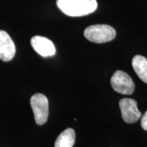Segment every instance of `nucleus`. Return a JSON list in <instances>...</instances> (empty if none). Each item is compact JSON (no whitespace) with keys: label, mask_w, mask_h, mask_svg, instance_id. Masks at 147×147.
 <instances>
[{"label":"nucleus","mask_w":147,"mask_h":147,"mask_svg":"<svg viewBox=\"0 0 147 147\" xmlns=\"http://www.w3.org/2000/svg\"><path fill=\"white\" fill-rule=\"evenodd\" d=\"M122 117L127 123H134L139 120L142 114L139 111L137 102L134 99L123 98L119 102Z\"/></svg>","instance_id":"nucleus-5"},{"label":"nucleus","mask_w":147,"mask_h":147,"mask_svg":"<svg viewBox=\"0 0 147 147\" xmlns=\"http://www.w3.org/2000/svg\"><path fill=\"white\" fill-rule=\"evenodd\" d=\"M116 30L108 25H95L85 29L84 36L89 41L94 43H105L115 38Z\"/></svg>","instance_id":"nucleus-2"},{"label":"nucleus","mask_w":147,"mask_h":147,"mask_svg":"<svg viewBox=\"0 0 147 147\" xmlns=\"http://www.w3.org/2000/svg\"><path fill=\"white\" fill-rule=\"evenodd\" d=\"M110 83L116 92L123 95H131L135 90L132 78L123 71H116L110 79Z\"/></svg>","instance_id":"nucleus-4"},{"label":"nucleus","mask_w":147,"mask_h":147,"mask_svg":"<svg viewBox=\"0 0 147 147\" xmlns=\"http://www.w3.org/2000/svg\"><path fill=\"white\" fill-rule=\"evenodd\" d=\"M57 7L69 16H82L95 12L97 8L96 0H57Z\"/></svg>","instance_id":"nucleus-1"},{"label":"nucleus","mask_w":147,"mask_h":147,"mask_svg":"<svg viewBox=\"0 0 147 147\" xmlns=\"http://www.w3.org/2000/svg\"><path fill=\"white\" fill-rule=\"evenodd\" d=\"M76 134L71 128H67L59 134L55 143V147H73Z\"/></svg>","instance_id":"nucleus-8"},{"label":"nucleus","mask_w":147,"mask_h":147,"mask_svg":"<svg viewBox=\"0 0 147 147\" xmlns=\"http://www.w3.org/2000/svg\"><path fill=\"white\" fill-rule=\"evenodd\" d=\"M30 104L36 123L39 125L45 124L48 120L49 114L47 97L42 93H36L31 98Z\"/></svg>","instance_id":"nucleus-3"},{"label":"nucleus","mask_w":147,"mask_h":147,"mask_svg":"<svg viewBox=\"0 0 147 147\" xmlns=\"http://www.w3.org/2000/svg\"><path fill=\"white\" fill-rule=\"evenodd\" d=\"M31 45L36 52L45 57L53 56L56 53L54 44L45 37L34 36L31 39Z\"/></svg>","instance_id":"nucleus-6"},{"label":"nucleus","mask_w":147,"mask_h":147,"mask_svg":"<svg viewBox=\"0 0 147 147\" xmlns=\"http://www.w3.org/2000/svg\"><path fill=\"white\" fill-rule=\"evenodd\" d=\"M132 66L139 78L147 83V59L141 55H136L132 59Z\"/></svg>","instance_id":"nucleus-9"},{"label":"nucleus","mask_w":147,"mask_h":147,"mask_svg":"<svg viewBox=\"0 0 147 147\" xmlns=\"http://www.w3.org/2000/svg\"><path fill=\"white\" fill-rule=\"evenodd\" d=\"M141 125L144 130L147 131V111L143 115L142 120H141Z\"/></svg>","instance_id":"nucleus-10"},{"label":"nucleus","mask_w":147,"mask_h":147,"mask_svg":"<svg viewBox=\"0 0 147 147\" xmlns=\"http://www.w3.org/2000/svg\"><path fill=\"white\" fill-rule=\"evenodd\" d=\"M16 47L13 40L6 32L0 30V59L10 61L14 58Z\"/></svg>","instance_id":"nucleus-7"}]
</instances>
